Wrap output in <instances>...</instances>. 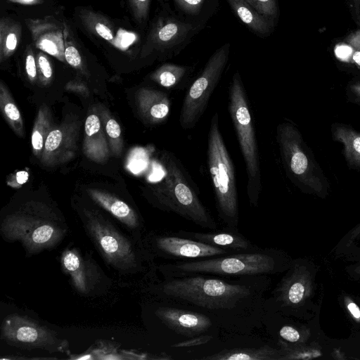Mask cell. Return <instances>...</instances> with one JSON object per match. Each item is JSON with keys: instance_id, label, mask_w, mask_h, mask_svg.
Segmentation results:
<instances>
[{"instance_id": "cell-38", "label": "cell", "mask_w": 360, "mask_h": 360, "mask_svg": "<svg viewBox=\"0 0 360 360\" xmlns=\"http://www.w3.org/2000/svg\"><path fill=\"white\" fill-rule=\"evenodd\" d=\"M176 4L185 12L189 14H196L200 10L205 0H174Z\"/></svg>"}, {"instance_id": "cell-2", "label": "cell", "mask_w": 360, "mask_h": 360, "mask_svg": "<svg viewBox=\"0 0 360 360\" xmlns=\"http://www.w3.org/2000/svg\"><path fill=\"white\" fill-rule=\"evenodd\" d=\"M63 215L49 205L36 200L22 203L1 219L0 233L7 242H19L30 257L58 246L67 236Z\"/></svg>"}, {"instance_id": "cell-36", "label": "cell", "mask_w": 360, "mask_h": 360, "mask_svg": "<svg viewBox=\"0 0 360 360\" xmlns=\"http://www.w3.org/2000/svg\"><path fill=\"white\" fill-rule=\"evenodd\" d=\"M280 337L290 343H296L300 342L302 336L300 330L291 326H283L279 330Z\"/></svg>"}, {"instance_id": "cell-19", "label": "cell", "mask_w": 360, "mask_h": 360, "mask_svg": "<svg viewBox=\"0 0 360 360\" xmlns=\"http://www.w3.org/2000/svg\"><path fill=\"white\" fill-rule=\"evenodd\" d=\"M310 282L302 267H294L285 275L273 292V300L282 307H294L302 304L309 293Z\"/></svg>"}, {"instance_id": "cell-37", "label": "cell", "mask_w": 360, "mask_h": 360, "mask_svg": "<svg viewBox=\"0 0 360 360\" xmlns=\"http://www.w3.org/2000/svg\"><path fill=\"white\" fill-rule=\"evenodd\" d=\"M347 41L352 48V60L360 68V30L352 34Z\"/></svg>"}, {"instance_id": "cell-11", "label": "cell", "mask_w": 360, "mask_h": 360, "mask_svg": "<svg viewBox=\"0 0 360 360\" xmlns=\"http://www.w3.org/2000/svg\"><path fill=\"white\" fill-rule=\"evenodd\" d=\"M148 252L176 261H190L233 253L229 250L193 240L175 233L148 238Z\"/></svg>"}, {"instance_id": "cell-33", "label": "cell", "mask_w": 360, "mask_h": 360, "mask_svg": "<svg viewBox=\"0 0 360 360\" xmlns=\"http://www.w3.org/2000/svg\"><path fill=\"white\" fill-rule=\"evenodd\" d=\"M128 3L135 20L140 23L146 21L148 16L150 0H128Z\"/></svg>"}, {"instance_id": "cell-10", "label": "cell", "mask_w": 360, "mask_h": 360, "mask_svg": "<svg viewBox=\"0 0 360 360\" xmlns=\"http://www.w3.org/2000/svg\"><path fill=\"white\" fill-rule=\"evenodd\" d=\"M1 337L9 345L23 349H41L49 352H63L68 342L39 321L20 314H11L4 319Z\"/></svg>"}, {"instance_id": "cell-35", "label": "cell", "mask_w": 360, "mask_h": 360, "mask_svg": "<svg viewBox=\"0 0 360 360\" xmlns=\"http://www.w3.org/2000/svg\"><path fill=\"white\" fill-rule=\"evenodd\" d=\"M25 71L27 77L32 82L38 79L36 56L34 54L31 45H27L25 49Z\"/></svg>"}, {"instance_id": "cell-28", "label": "cell", "mask_w": 360, "mask_h": 360, "mask_svg": "<svg viewBox=\"0 0 360 360\" xmlns=\"http://www.w3.org/2000/svg\"><path fill=\"white\" fill-rule=\"evenodd\" d=\"M79 16L83 25L92 34L112 43L115 28L112 23L103 15L92 10L79 9Z\"/></svg>"}, {"instance_id": "cell-1", "label": "cell", "mask_w": 360, "mask_h": 360, "mask_svg": "<svg viewBox=\"0 0 360 360\" xmlns=\"http://www.w3.org/2000/svg\"><path fill=\"white\" fill-rule=\"evenodd\" d=\"M250 281H227L207 275H193L165 278L156 285L155 292L162 297L197 306L218 315L221 311H243L255 304L262 288Z\"/></svg>"}, {"instance_id": "cell-25", "label": "cell", "mask_w": 360, "mask_h": 360, "mask_svg": "<svg viewBox=\"0 0 360 360\" xmlns=\"http://www.w3.org/2000/svg\"><path fill=\"white\" fill-rule=\"evenodd\" d=\"M233 13L250 29L261 35H266L272 28L271 17L258 13L245 0H227Z\"/></svg>"}, {"instance_id": "cell-16", "label": "cell", "mask_w": 360, "mask_h": 360, "mask_svg": "<svg viewBox=\"0 0 360 360\" xmlns=\"http://www.w3.org/2000/svg\"><path fill=\"white\" fill-rule=\"evenodd\" d=\"M156 316L167 327L185 336H195L208 330L212 321L203 314L172 307H160Z\"/></svg>"}, {"instance_id": "cell-45", "label": "cell", "mask_w": 360, "mask_h": 360, "mask_svg": "<svg viewBox=\"0 0 360 360\" xmlns=\"http://www.w3.org/2000/svg\"><path fill=\"white\" fill-rule=\"evenodd\" d=\"M360 233V225L358 226L352 232L351 236L352 238H354Z\"/></svg>"}, {"instance_id": "cell-46", "label": "cell", "mask_w": 360, "mask_h": 360, "mask_svg": "<svg viewBox=\"0 0 360 360\" xmlns=\"http://www.w3.org/2000/svg\"><path fill=\"white\" fill-rule=\"evenodd\" d=\"M354 3V6L356 8V11L357 13L359 12V7H360V0H353Z\"/></svg>"}, {"instance_id": "cell-14", "label": "cell", "mask_w": 360, "mask_h": 360, "mask_svg": "<svg viewBox=\"0 0 360 360\" xmlns=\"http://www.w3.org/2000/svg\"><path fill=\"white\" fill-rule=\"evenodd\" d=\"M80 124L66 120L49 133L40 159L46 167H55L70 160L77 149Z\"/></svg>"}, {"instance_id": "cell-44", "label": "cell", "mask_w": 360, "mask_h": 360, "mask_svg": "<svg viewBox=\"0 0 360 360\" xmlns=\"http://www.w3.org/2000/svg\"><path fill=\"white\" fill-rule=\"evenodd\" d=\"M8 1L20 4L22 5H37L41 4L44 2V0H7Z\"/></svg>"}, {"instance_id": "cell-13", "label": "cell", "mask_w": 360, "mask_h": 360, "mask_svg": "<svg viewBox=\"0 0 360 360\" xmlns=\"http://www.w3.org/2000/svg\"><path fill=\"white\" fill-rule=\"evenodd\" d=\"M60 264L78 293L91 295L101 287L105 275L91 258L84 256L77 248L64 250Z\"/></svg>"}, {"instance_id": "cell-30", "label": "cell", "mask_w": 360, "mask_h": 360, "mask_svg": "<svg viewBox=\"0 0 360 360\" xmlns=\"http://www.w3.org/2000/svg\"><path fill=\"white\" fill-rule=\"evenodd\" d=\"M101 118L105 128L110 149L113 155L120 156L124 146L120 126L105 109H101Z\"/></svg>"}, {"instance_id": "cell-21", "label": "cell", "mask_w": 360, "mask_h": 360, "mask_svg": "<svg viewBox=\"0 0 360 360\" xmlns=\"http://www.w3.org/2000/svg\"><path fill=\"white\" fill-rule=\"evenodd\" d=\"M109 144L104 126L97 114H89L84 124L83 152L91 160L105 162L109 156Z\"/></svg>"}, {"instance_id": "cell-12", "label": "cell", "mask_w": 360, "mask_h": 360, "mask_svg": "<svg viewBox=\"0 0 360 360\" xmlns=\"http://www.w3.org/2000/svg\"><path fill=\"white\" fill-rule=\"evenodd\" d=\"M193 25L174 17L162 16L153 24L142 49V56L153 51L176 53L177 47L194 33Z\"/></svg>"}, {"instance_id": "cell-42", "label": "cell", "mask_w": 360, "mask_h": 360, "mask_svg": "<svg viewBox=\"0 0 360 360\" xmlns=\"http://www.w3.org/2000/svg\"><path fill=\"white\" fill-rule=\"evenodd\" d=\"M29 174L25 171L18 172L15 174L13 181H11V185L13 187H19L20 185L25 184L28 179Z\"/></svg>"}, {"instance_id": "cell-5", "label": "cell", "mask_w": 360, "mask_h": 360, "mask_svg": "<svg viewBox=\"0 0 360 360\" xmlns=\"http://www.w3.org/2000/svg\"><path fill=\"white\" fill-rule=\"evenodd\" d=\"M207 154L219 217L226 229L238 231L239 207L234 167L219 129L217 112L211 119Z\"/></svg>"}, {"instance_id": "cell-31", "label": "cell", "mask_w": 360, "mask_h": 360, "mask_svg": "<svg viewBox=\"0 0 360 360\" xmlns=\"http://www.w3.org/2000/svg\"><path fill=\"white\" fill-rule=\"evenodd\" d=\"M65 61L72 68L84 74L86 72L80 52L66 25L65 27Z\"/></svg>"}, {"instance_id": "cell-40", "label": "cell", "mask_w": 360, "mask_h": 360, "mask_svg": "<svg viewBox=\"0 0 360 360\" xmlns=\"http://www.w3.org/2000/svg\"><path fill=\"white\" fill-rule=\"evenodd\" d=\"M352 46L345 44L338 45L335 49L337 57L345 61H348L349 58L352 59Z\"/></svg>"}, {"instance_id": "cell-27", "label": "cell", "mask_w": 360, "mask_h": 360, "mask_svg": "<svg viewBox=\"0 0 360 360\" xmlns=\"http://www.w3.org/2000/svg\"><path fill=\"white\" fill-rule=\"evenodd\" d=\"M55 127L50 109L46 105H42L38 110L31 134L32 152L39 160L46 140Z\"/></svg>"}, {"instance_id": "cell-26", "label": "cell", "mask_w": 360, "mask_h": 360, "mask_svg": "<svg viewBox=\"0 0 360 360\" xmlns=\"http://www.w3.org/2000/svg\"><path fill=\"white\" fill-rule=\"evenodd\" d=\"M22 37L19 22L3 17L0 20V62L4 63L17 50Z\"/></svg>"}, {"instance_id": "cell-3", "label": "cell", "mask_w": 360, "mask_h": 360, "mask_svg": "<svg viewBox=\"0 0 360 360\" xmlns=\"http://www.w3.org/2000/svg\"><path fill=\"white\" fill-rule=\"evenodd\" d=\"M160 165L162 177L153 181L150 189L154 205L202 228L217 229V222L202 202L195 184L181 161L173 153L163 151Z\"/></svg>"}, {"instance_id": "cell-6", "label": "cell", "mask_w": 360, "mask_h": 360, "mask_svg": "<svg viewBox=\"0 0 360 360\" xmlns=\"http://www.w3.org/2000/svg\"><path fill=\"white\" fill-rule=\"evenodd\" d=\"M228 98L229 115L245 165L248 200L257 207L262 191L258 146L247 94L238 72L232 77Z\"/></svg>"}, {"instance_id": "cell-29", "label": "cell", "mask_w": 360, "mask_h": 360, "mask_svg": "<svg viewBox=\"0 0 360 360\" xmlns=\"http://www.w3.org/2000/svg\"><path fill=\"white\" fill-rule=\"evenodd\" d=\"M0 108L4 119L11 128L18 136L23 137L25 131L22 115L3 81L0 83Z\"/></svg>"}, {"instance_id": "cell-23", "label": "cell", "mask_w": 360, "mask_h": 360, "mask_svg": "<svg viewBox=\"0 0 360 360\" xmlns=\"http://www.w3.org/2000/svg\"><path fill=\"white\" fill-rule=\"evenodd\" d=\"M192 72L191 67L165 63L152 72L150 78L165 89L181 90L189 84Z\"/></svg>"}, {"instance_id": "cell-34", "label": "cell", "mask_w": 360, "mask_h": 360, "mask_svg": "<svg viewBox=\"0 0 360 360\" xmlns=\"http://www.w3.org/2000/svg\"><path fill=\"white\" fill-rule=\"evenodd\" d=\"M258 13L271 18L277 15L276 0H245Z\"/></svg>"}, {"instance_id": "cell-22", "label": "cell", "mask_w": 360, "mask_h": 360, "mask_svg": "<svg viewBox=\"0 0 360 360\" xmlns=\"http://www.w3.org/2000/svg\"><path fill=\"white\" fill-rule=\"evenodd\" d=\"M333 139L343 146V155L347 165L352 169H360V132L352 127L335 123L331 127Z\"/></svg>"}, {"instance_id": "cell-24", "label": "cell", "mask_w": 360, "mask_h": 360, "mask_svg": "<svg viewBox=\"0 0 360 360\" xmlns=\"http://www.w3.org/2000/svg\"><path fill=\"white\" fill-rule=\"evenodd\" d=\"M280 349L269 345L260 347H243L223 349L217 353L202 357L205 360H278Z\"/></svg>"}, {"instance_id": "cell-15", "label": "cell", "mask_w": 360, "mask_h": 360, "mask_svg": "<svg viewBox=\"0 0 360 360\" xmlns=\"http://www.w3.org/2000/svg\"><path fill=\"white\" fill-rule=\"evenodd\" d=\"M34 46L61 62L65 58V27L53 17L25 19Z\"/></svg>"}, {"instance_id": "cell-17", "label": "cell", "mask_w": 360, "mask_h": 360, "mask_svg": "<svg viewBox=\"0 0 360 360\" xmlns=\"http://www.w3.org/2000/svg\"><path fill=\"white\" fill-rule=\"evenodd\" d=\"M89 194L93 200L129 230L133 237L141 238L143 221L137 212L128 203L108 193L91 189Z\"/></svg>"}, {"instance_id": "cell-9", "label": "cell", "mask_w": 360, "mask_h": 360, "mask_svg": "<svg viewBox=\"0 0 360 360\" xmlns=\"http://www.w3.org/2000/svg\"><path fill=\"white\" fill-rule=\"evenodd\" d=\"M229 53V44L216 50L200 74L189 86L179 115V123L182 129L194 128L206 110L209 101L226 68Z\"/></svg>"}, {"instance_id": "cell-41", "label": "cell", "mask_w": 360, "mask_h": 360, "mask_svg": "<svg viewBox=\"0 0 360 360\" xmlns=\"http://www.w3.org/2000/svg\"><path fill=\"white\" fill-rule=\"evenodd\" d=\"M346 306L349 311L350 314L352 316L353 319H355L357 322H360V309L356 305V304L349 299H346L345 300Z\"/></svg>"}, {"instance_id": "cell-47", "label": "cell", "mask_w": 360, "mask_h": 360, "mask_svg": "<svg viewBox=\"0 0 360 360\" xmlns=\"http://www.w3.org/2000/svg\"><path fill=\"white\" fill-rule=\"evenodd\" d=\"M356 271L360 274V266L356 268Z\"/></svg>"}, {"instance_id": "cell-39", "label": "cell", "mask_w": 360, "mask_h": 360, "mask_svg": "<svg viewBox=\"0 0 360 360\" xmlns=\"http://www.w3.org/2000/svg\"><path fill=\"white\" fill-rule=\"evenodd\" d=\"M212 337L210 335H201L198 337L192 338L191 339L179 342L172 345L173 347H190L204 345L208 342Z\"/></svg>"}, {"instance_id": "cell-4", "label": "cell", "mask_w": 360, "mask_h": 360, "mask_svg": "<svg viewBox=\"0 0 360 360\" xmlns=\"http://www.w3.org/2000/svg\"><path fill=\"white\" fill-rule=\"evenodd\" d=\"M278 253L273 249L259 248L190 261H177L160 266L165 277L177 278L193 275L219 276H259L278 270Z\"/></svg>"}, {"instance_id": "cell-43", "label": "cell", "mask_w": 360, "mask_h": 360, "mask_svg": "<svg viewBox=\"0 0 360 360\" xmlns=\"http://www.w3.org/2000/svg\"><path fill=\"white\" fill-rule=\"evenodd\" d=\"M349 92L354 101L360 105V81L351 84Z\"/></svg>"}, {"instance_id": "cell-20", "label": "cell", "mask_w": 360, "mask_h": 360, "mask_svg": "<svg viewBox=\"0 0 360 360\" xmlns=\"http://www.w3.org/2000/svg\"><path fill=\"white\" fill-rule=\"evenodd\" d=\"M136 103L140 117L144 122L155 125L167 120L172 103L164 91L143 87L136 94Z\"/></svg>"}, {"instance_id": "cell-32", "label": "cell", "mask_w": 360, "mask_h": 360, "mask_svg": "<svg viewBox=\"0 0 360 360\" xmlns=\"http://www.w3.org/2000/svg\"><path fill=\"white\" fill-rule=\"evenodd\" d=\"M38 79L44 85L50 83L53 77V68L49 57L41 51L36 55Z\"/></svg>"}, {"instance_id": "cell-8", "label": "cell", "mask_w": 360, "mask_h": 360, "mask_svg": "<svg viewBox=\"0 0 360 360\" xmlns=\"http://www.w3.org/2000/svg\"><path fill=\"white\" fill-rule=\"evenodd\" d=\"M82 221L85 232L108 265L123 274L141 269V248L109 219L96 210L84 209Z\"/></svg>"}, {"instance_id": "cell-7", "label": "cell", "mask_w": 360, "mask_h": 360, "mask_svg": "<svg viewBox=\"0 0 360 360\" xmlns=\"http://www.w3.org/2000/svg\"><path fill=\"white\" fill-rule=\"evenodd\" d=\"M276 141L291 181L303 191L325 195L329 183L297 127L290 121L280 122Z\"/></svg>"}, {"instance_id": "cell-18", "label": "cell", "mask_w": 360, "mask_h": 360, "mask_svg": "<svg viewBox=\"0 0 360 360\" xmlns=\"http://www.w3.org/2000/svg\"><path fill=\"white\" fill-rule=\"evenodd\" d=\"M176 234L205 244L223 248L232 252L252 251L260 248L242 235L238 230H211L195 232L179 230Z\"/></svg>"}]
</instances>
